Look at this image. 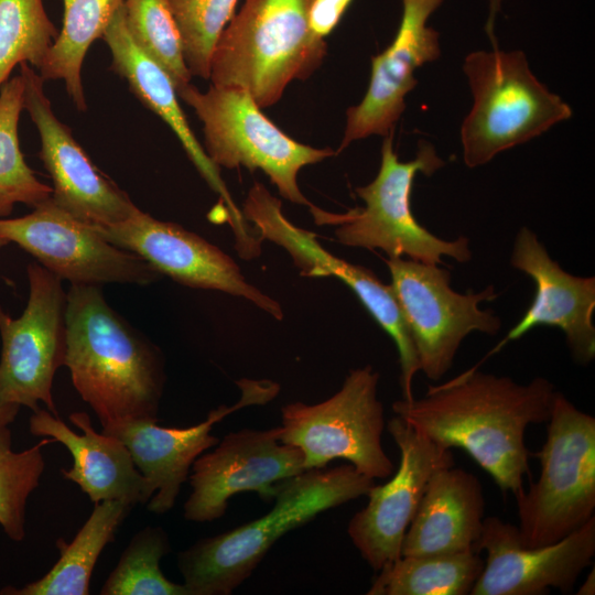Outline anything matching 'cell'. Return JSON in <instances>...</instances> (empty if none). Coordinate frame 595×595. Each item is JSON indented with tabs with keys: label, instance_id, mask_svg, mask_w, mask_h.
<instances>
[{
	"label": "cell",
	"instance_id": "cell-10",
	"mask_svg": "<svg viewBox=\"0 0 595 595\" xmlns=\"http://www.w3.org/2000/svg\"><path fill=\"white\" fill-rule=\"evenodd\" d=\"M389 284L408 325L421 370L440 380L452 367L463 339L472 332L496 335L501 320L479 307L497 294L493 285L479 292L458 293L451 273L440 264L408 258H388Z\"/></svg>",
	"mask_w": 595,
	"mask_h": 595
},
{
	"label": "cell",
	"instance_id": "cell-17",
	"mask_svg": "<svg viewBox=\"0 0 595 595\" xmlns=\"http://www.w3.org/2000/svg\"><path fill=\"white\" fill-rule=\"evenodd\" d=\"M24 80V110L40 137V159L53 186L52 199L77 219L107 227L126 219L137 206L90 161L71 129L54 113L44 91V79L26 63L20 65Z\"/></svg>",
	"mask_w": 595,
	"mask_h": 595
},
{
	"label": "cell",
	"instance_id": "cell-6",
	"mask_svg": "<svg viewBox=\"0 0 595 595\" xmlns=\"http://www.w3.org/2000/svg\"><path fill=\"white\" fill-rule=\"evenodd\" d=\"M463 69L474 98L461 128L468 167L487 164L572 116L571 107L533 75L519 50L472 52Z\"/></svg>",
	"mask_w": 595,
	"mask_h": 595
},
{
	"label": "cell",
	"instance_id": "cell-29",
	"mask_svg": "<svg viewBox=\"0 0 595 595\" xmlns=\"http://www.w3.org/2000/svg\"><path fill=\"white\" fill-rule=\"evenodd\" d=\"M57 33L43 0H0V88L18 65L39 72Z\"/></svg>",
	"mask_w": 595,
	"mask_h": 595
},
{
	"label": "cell",
	"instance_id": "cell-30",
	"mask_svg": "<svg viewBox=\"0 0 595 595\" xmlns=\"http://www.w3.org/2000/svg\"><path fill=\"white\" fill-rule=\"evenodd\" d=\"M171 551L165 530L148 526L138 531L100 588L101 595H188L184 584L166 578L161 559Z\"/></svg>",
	"mask_w": 595,
	"mask_h": 595
},
{
	"label": "cell",
	"instance_id": "cell-27",
	"mask_svg": "<svg viewBox=\"0 0 595 595\" xmlns=\"http://www.w3.org/2000/svg\"><path fill=\"white\" fill-rule=\"evenodd\" d=\"M485 561L478 552L401 555L378 571L368 595H469Z\"/></svg>",
	"mask_w": 595,
	"mask_h": 595
},
{
	"label": "cell",
	"instance_id": "cell-35",
	"mask_svg": "<svg viewBox=\"0 0 595 595\" xmlns=\"http://www.w3.org/2000/svg\"><path fill=\"white\" fill-rule=\"evenodd\" d=\"M19 410L20 405L8 401L0 390V426L13 423Z\"/></svg>",
	"mask_w": 595,
	"mask_h": 595
},
{
	"label": "cell",
	"instance_id": "cell-15",
	"mask_svg": "<svg viewBox=\"0 0 595 595\" xmlns=\"http://www.w3.org/2000/svg\"><path fill=\"white\" fill-rule=\"evenodd\" d=\"M387 429L400 452L399 467L386 484L370 487L367 505L347 527L353 544L376 572L401 556L405 532L431 475L454 465L452 450L440 447L399 416Z\"/></svg>",
	"mask_w": 595,
	"mask_h": 595
},
{
	"label": "cell",
	"instance_id": "cell-1",
	"mask_svg": "<svg viewBox=\"0 0 595 595\" xmlns=\"http://www.w3.org/2000/svg\"><path fill=\"white\" fill-rule=\"evenodd\" d=\"M556 392L543 377L518 383L470 369L430 386L422 398L394 401L392 410L440 447L464 450L502 493L515 496L530 474L526 430L548 422Z\"/></svg>",
	"mask_w": 595,
	"mask_h": 595
},
{
	"label": "cell",
	"instance_id": "cell-21",
	"mask_svg": "<svg viewBox=\"0 0 595 595\" xmlns=\"http://www.w3.org/2000/svg\"><path fill=\"white\" fill-rule=\"evenodd\" d=\"M102 40L111 54V69L125 78L132 94L169 126L198 173L223 199L239 256L245 259L257 257L261 251V241L234 203L219 167L212 162L196 139L180 106L177 90L171 77L131 39L126 25L123 4L113 15Z\"/></svg>",
	"mask_w": 595,
	"mask_h": 595
},
{
	"label": "cell",
	"instance_id": "cell-24",
	"mask_svg": "<svg viewBox=\"0 0 595 595\" xmlns=\"http://www.w3.org/2000/svg\"><path fill=\"white\" fill-rule=\"evenodd\" d=\"M484 515L485 497L478 477L454 465L441 467L428 482L405 532L401 555L477 552Z\"/></svg>",
	"mask_w": 595,
	"mask_h": 595
},
{
	"label": "cell",
	"instance_id": "cell-16",
	"mask_svg": "<svg viewBox=\"0 0 595 595\" xmlns=\"http://www.w3.org/2000/svg\"><path fill=\"white\" fill-rule=\"evenodd\" d=\"M96 229L112 245L136 253L181 284L239 296L277 320L283 317L281 305L250 284L227 253L182 226L137 207L126 219Z\"/></svg>",
	"mask_w": 595,
	"mask_h": 595
},
{
	"label": "cell",
	"instance_id": "cell-7",
	"mask_svg": "<svg viewBox=\"0 0 595 595\" xmlns=\"http://www.w3.org/2000/svg\"><path fill=\"white\" fill-rule=\"evenodd\" d=\"M547 424L534 454L540 476L515 495L518 532L528 547L555 543L595 513V418L558 391Z\"/></svg>",
	"mask_w": 595,
	"mask_h": 595
},
{
	"label": "cell",
	"instance_id": "cell-3",
	"mask_svg": "<svg viewBox=\"0 0 595 595\" xmlns=\"http://www.w3.org/2000/svg\"><path fill=\"white\" fill-rule=\"evenodd\" d=\"M374 484L350 464L307 469L280 482L273 507L266 515L199 539L178 553L188 595L231 594L281 537L331 508L366 496Z\"/></svg>",
	"mask_w": 595,
	"mask_h": 595
},
{
	"label": "cell",
	"instance_id": "cell-34",
	"mask_svg": "<svg viewBox=\"0 0 595 595\" xmlns=\"http://www.w3.org/2000/svg\"><path fill=\"white\" fill-rule=\"evenodd\" d=\"M351 2L353 0H312L309 23L313 34L325 40L338 25Z\"/></svg>",
	"mask_w": 595,
	"mask_h": 595
},
{
	"label": "cell",
	"instance_id": "cell-33",
	"mask_svg": "<svg viewBox=\"0 0 595 595\" xmlns=\"http://www.w3.org/2000/svg\"><path fill=\"white\" fill-rule=\"evenodd\" d=\"M238 0H169L192 76L209 79L215 46Z\"/></svg>",
	"mask_w": 595,
	"mask_h": 595
},
{
	"label": "cell",
	"instance_id": "cell-31",
	"mask_svg": "<svg viewBox=\"0 0 595 595\" xmlns=\"http://www.w3.org/2000/svg\"><path fill=\"white\" fill-rule=\"evenodd\" d=\"M53 442L45 437L26 450L14 451L9 425L0 426V526L13 541L25 538L26 502L45 467L43 447Z\"/></svg>",
	"mask_w": 595,
	"mask_h": 595
},
{
	"label": "cell",
	"instance_id": "cell-2",
	"mask_svg": "<svg viewBox=\"0 0 595 595\" xmlns=\"http://www.w3.org/2000/svg\"><path fill=\"white\" fill-rule=\"evenodd\" d=\"M64 366L102 428L158 421L164 382L160 353L108 305L98 285L71 284L67 292Z\"/></svg>",
	"mask_w": 595,
	"mask_h": 595
},
{
	"label": "cell",
	"instance_id": "cell-28",
	"mask_svg": "<svg viewBox=\"0 0 595 595\" xmlns=\"http://www.w3.org/2000/svg\"><path fill=\"white\" fill-rule=\"evenodd\" d=\"M24 110V80L19 73L0 88V218L17 204L35 207L52 197V186L41 182L25 162L19 141Z\"/></svg>",
	"mask_w": 595,
	"mask_h": 595
},
{
	"label": "cell",
	"instance_id": "cell-9",
	"mask_svg": "<svg viewBox=\"0 0 595 595\" xmlns=\"http://www.w3.org/2000/svg\"><path fill=\"white\" fill-rule=\"evenodd\" d=\"M378 381L379 374L367 365L351 369L342 388L320 403L285 404L280 441L302 452L306 470L345 459L369 478L390 477L394 466L381 443L385 418Z\"/></svg>",
	"mask_w": 595,
	"mask_h": 595
},
{
	"label": "cell",
	"instance_id": "cell-8",
	"mask_svg": "<svg viewBox=\"0 0 595 595\" xmlns=\"http://www.w3.org/2000/svg\"><path fill=\"white\" fill-rule=\"evenodd\" d=\"M177 95L202 121L204 149L216 166L261 170L283 198L312 205L299 187V172L335 155V151L292 139L261 111L244 88L210 85L201 91L190 83Z\"/></svg>",
	"mask_w": 595,
	"mask_h": 595
},
{
	"label": "cell",
	"instance_id": "cell-22",
	"mask_svg": "<svg viewBox=\"0 0 595 595\" xmlns=\"http://www.w3.org/2000/svg\"><path fill=\"white\" fill-rule=\"evenodd\" d=\"M510 266L533 280L536 292L522 318L495 350L537 326H552L564 333L573 360L588 365L595 357V278L563 270L527 227L516 236Z\"/></svg>",
	"mask_w": 595,
	"mask_h": 595
},
{
	"label": "cell",
	"instance_id": "cell-12",
	"mask_svg": "<svg viewBox=\"0 0 595 595\" xmlns=\"http://www.w3.org/2000/svg\"><path fill=\"white\" fill-rule=\"evenodd\" d=\"M0 235L71 284H149L161 274L141 257L106 240L95 226L56 205L52 197L22 217L0 218Z\"/></svg>",
	"mask_w": 595,
	"mask_h": 595
},
{
	"label": "cell",
	"instance_id": "cell-26",
	"mask_svg": "<svg viewBox=\"0 0 595 595\" xmlns=\"http://www.w3.org/2000/svg\"><path fill=\"white\" fill-rule=\"evenodd\" d=\"M125 0H63L62 29L42 68L44 80L60 79L79 111L87 109L82 68L90 45L102 39Z\"/></svg>",
	"mask_w": 595,
	"mask_h": 595
},
{
	"label": "cell",
	"instance_id": "cell-19",
	"mask_svg": "<svg viewBox=\"0 0 595 595\" xmlns=\"http://www.w3.org/2000/svg\"><path fill=\"white\" fill-rule=\"evenodd\" d=\"M239 385L242 396L237 403L220 405L204 421L188 428L159 426L155 420H128L102 428L105 434L127 446L145 478L152 493L147 502L149 511L162 515L174 507L195 459L219 442L210 433L216 423L241 408L269 402L279 390L270 381L242 380Z\"/></svg>",
	"mask_w": 595,
	"mask_h": 595
},
{
	"label": "cell",
	"instance_id": "cell-36",
	"mask_svg": "<svg viewBox=\"0 0 595 595\" xmlns=\"http://www.w3.org/2000/svg\"><path fill=\"white\" fill-rule=\"evenodd\" d=\"M577 595H594L595 594V571L594 565H592V571L587 574L583 584L580 586L576 592Z\"/></svg>",
	"mask_w": 595,
	"mask_h": 595
},
{
	"label": "cell",
	"instance_id": "cell-14",
	"mask_svg": "<svg viewBox=\"0 0 595 595\" xmlns=\"http://www.w3.org/2000/svg\"><path fill=\"white\" fill-rule=\"evenodd\" d=\"M191 469L192 491L184 504V518L194 522L219 519L229 499L244 491L273 500L280 482L306 470L302 452L280 441V425L230 432L199 455Z\"/></svg>",
	"mask_w": 595,
	"mask_h": 595
},
{
	"label": "cell",
	"instance_id": "cell-5",
	"mask_svg": "<svg viewBox=\"0 0 595 595\" xmlns=\"http://www.w3.org/2000/svg\"><path fill=\"white\" fill-rule=\"evenodd\" d=\"M444 165L434 147L420 141L415 159L402 162L393 149V134L385 137L381 162L372 182L356 188L365 206L346 213H331L314 205L310 212L317 225L335 227L337 240L348 247L380 249L388 258L443 263L450 257L465 263L472 259L469 239L453 240L436 237L414 217L410 196L415 175H432Z\"/></svg>",
	"mask_w": 595,
	"mask_h": 595
},
{
	"label": "cell",
	"instance_id": "cell-13",
	"mask_svg": "<svg viewBox=\"0 0 595 595\" xmlns=\"http://www.w3.org/2000/svg\"><path fill=\"white\" fill-rule=\"evenodd\" d=\"M282 203L267 187L256 182L242 206V216L253 224L259 239L282 247L305 277H335L348 285L365 309L392 338L401 367V388L409 392L419 371L414 345L390 288L369 269L347 262L323 248L312 231L292 224L282 212Z\"/></svg>",
	"mask_w": 595,
	"mask_h": 595
},
{
	"label": "cell",
	"instance_id": "cell-25",
	"mask_svg": "<svg viewBox=\"0 0 595 595\" xmlns=\"http://www.w3.org/2000/svg\"><path fill=\"white\" fill-rule=\"evenodd\" d=\"M133 507L120 500L94 504V509L71 542L57 539L60 559L40 580L3 595H87L94 567L105 547L115 540L120 524Z\"/></svg>",
	"mask_w": 595,
	"mask_h": 595
},
{
	"label": "cell",
	"instance_id": "cell-23",
	"mask_svg": "<svg viewBox=\"0 0 595 595\" xmlns=\"http://www.w3.org/2000/svg\"><path fill=\"white\" fill-rule=\"evenodd\" d=\"M69 421L80 434L45 409L34 411L29 420L31 434L52 437L72 454L73 465L61 469L63 477L76 483L94 504L104 500H120L132 507L147 504L152 493L127 446L115 436L98 433L86 412L71 413Z\"/></svg>",
	"mask_w": 595,
	"mask_h": 595
},
{
	"label": "cell",
	"instance_id": "cell-38",
	"mask_svg": "<svg viewBox=\"0 0 595 595\" xmlns=\"http://www.w3.org/2000/svg\"><path fill=\"white\" fill-rule=\"evenodd\" d=\"M501 0H491V6L498 7L500 6Z\"/></svg>",
	"mask_w": 595,
	"mask_h": 595
},
{
	"label": "cell",
	"instance_id": "cell-4",
	"mask_svg": "<svg viewBox=\"0 0 595 595\" xmlns=\"http://www.w3.org/2000/svg\"><path fill=\"white\" fill-rule=\"evenodd\" d=\"M312 0H245L212 56V85L246 89L260 108L323 63L327 44L309 23Z\"/></svg>",
	"mask_w": 595,
	"mask_h": 595
},
{
	"label": "cell",
	"instance_id": "cell-20",
	"mask_svg": "<svg viewBox=\"0 0 595 595\" xmlns=\"http://www.w3.org/2000/svg\"><path fill=\"white\" fill-rule=\"evenodd\" d=\"M402 15L391 44L371 57L370 80L361 101L347 109L344 136L336 154L351 142L394 133L405 97L416 86L415 71L440 57L439 32L428 26L443 0H401Z\"/></svg>",
	"mask_w": 595,
	"mask_h": 595
},
{
	"label": "cell",
	"instance_id": "cell-11",
	"mask_svg": "<svg viewBox=\"0 0 595 595\" xmlns=\"http://www.w3.org/2000/svg\"><path fill=\"white\" fill-rule=\"evenodd\" d=\"M29 299L18 318L0 307V390L3 397L33 412L43 403L58 416L52 387L66 355L67 293L62 279L32 262L28 266Z\"/></svg>",
	"mask_w": 595,
	"mask_h": 595
},
{
	"label": "cell",
	"instance_id": "cell-32",
	"mask_svg": "<svg viewBox=\"0 0 595 595\" xmlns=\"http://www.w3.org/2000/svg\"><path fill=\"white\" fill-rule=\"evenodd\" d=\"M123 10L137 46L167 73L176 90L190 84L192 75L169 0H125Z\"/></svg>",
	"mask_w": 595,
	"mask_h": 595
},
{
	"label": "cell",
	"instance_id": "cell-18",
	"mask_svg": "<svg viewBox=\"0 0 595 595\" xmlns=\"http://www.w3.org/2000/svg\"><path fill=\"white\" fill-rule=\"evenodd\" d=\"M486 551L484 569L469 595H541L551 588L570 594L595 555V516L562 540L524 545L515 524L484 519L477 552Z\"/></svg>",
	"mask_w": 595,
	"mask_h": 595
},
{
	"label": "cell",
	"instance_id": "cell-37",
	"mask_svg": "<svg viewBox=\"0 0 595 595\" xmlns=\"http://www.w3.org/2000/svg\"><path fill=\"white\" fill-rule=\"evenodd\" d=\"M9 241L0 235V247L8 245Z\"/></svg>",
	"mask_w": 595,
	"mask_h": 595
}]
</instances>
